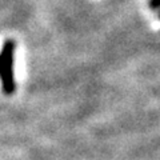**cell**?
I'll list each match as a JSON object with an SVG mask.
<instances>
[{
	"label": "cell",
	"mask_w": 160,
	"mask_h": 160,
	"mask_svg": "<svg viewBox=\"0 0 160 160\" xmlns=\"http://www.w3.org/2000/svg\"><path fill=\"white\" fill-rule=\"evenodd\" d=\"M13 56H15V42L6 40L0 51V79L2 88L6 95H12L16 89L13 76Z\"/></svg>",
	"instance_id": "cell-1"
},
{
	"label": "cell",
	"mask_w": 160,
	"mask_h": 160,
	"mask_svg": "<svg viewBox=\"0 0 160 160\" xmlns=\"http://www.w3.org/2000/svg\"><path fill=\"white\" fill-rule=\"evenodd\" d=\"M149 6L153 9L160 8V0H149ZM159 16H160V13H159Z\"/></svg>",
	"instance_id": "cell-2"
}]
</instances>
